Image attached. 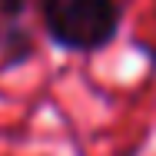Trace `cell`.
Listing matches in <instances>:
<instances>
[{
  "mask_svg": "<svg viewBox=\"0 0 156 156\" xmlns=\"http://www.w3.org/2000/svg\"><path fill=\"white\" fill-rule=\"evenodd\" d=\"M47 40L66 53H100L123 27V0H37Z\"/></svg>",
  "mask_w": 156,
  "mask_h": 156,
  "instance_id": "6da1fadb",
  "label": "cell"
},
{
  "mask_svg": "<svg viewBox=\"0 0 156 156\" xmlns=\"http://www.w3.org/2000/svg\"><path fill=\"white\" fill-rule=\"evenodd\" d=\"M37 57V37L23 20H0V73L17 70Z\"/></svg>",
  "mask_w": 156,
  "mask_h": 156,
  "instance_id": "7a4b0ae2",
  "label": "cell"
},
{
  "mask_svg": "<svg viewBox=\"0 0 156 156\" xmlns=\"http://www.w3.org/2000/svg\"><path fill=\"white\" fill-rule=\"evenodd\" d=\"M30 0H0V20H23Z\"/></svg>",
  "mask_w": 156,
  "mask_h": 156,
  "instance_id": "3957f363",
  "label": "cell"
},
{
  "mask_svg": "<svg viewBox=\"0 0 156 156\" xmlns=\"http://www.w3.org/2000/svg\"><path fill=\"white\" fill-rule=\"evenodd\" d=\"M136 47H140V50H143V53H146V57L156 63V43H136Z\"/></svg>",
  "mask_w": 156,
  "mask_h": 156,
  "instance_id": "277c9868",
  "label": "cell"
}]
</instances>
